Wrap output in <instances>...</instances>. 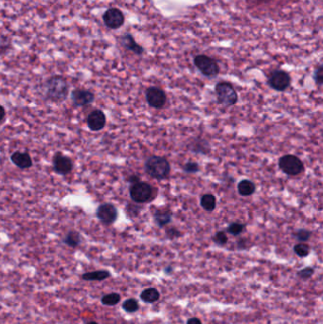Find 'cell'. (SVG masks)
Returning <instances> with one entry per match:
<instances>
[{
  "label": "cell",
  "mask_w": 323,
  "mask_h": 324,
  "mask_svg": "<svg viewBox=\"0 0 323 324\" xmlns=\"http://www.w3.org/2000/svg\"><path fill=\"white\" fill-rule=\"evenodd\" d=\"M70 98L75 107H83L94 102L95 94L86 89L77 88L71 92Z\"/></svg>",
  "instance_id": "12"
},
{
  "label": "cell",
  "mask_w": 323,
  "mask_h": 324,
  "mask_svg": "<svg viewBox=\"0 0 323 324\" xmlns=\"http://www.w3.org/2000/svg\"><path fill=\"white\" fill-rule=\"evenodd\" d=\"M200 206L207 212H212L216 208V196L211 193L204 194L200 199Z\"/></svg>",
  "instance_id": "21"
},
{
  "label": "cell",
  "mask_w": 323,
  "mask_h": 324,
  "mask_svg": "<svg viewBox=\"0 0 323 324\" xmlns=\"http://www.w3.org/2000/svg\"><path fill=\"white\" fill-rule=\"evenodd\" d=\"M53 171L59 175H69L74 168L73 160L63 153L57 152L52 158Z\"/></svg>",
  "instance_id": "8"
},
{
  "label": "cell",
  "mask_w": 323,
  "mask_h": 324,
  "mask_svg": "<svg viewBox=\"0 0 323 324\" xmlns=\"http://www.w3.org/2000/svg\"><path fill=\"white\" fill-rule=\"evenodd\" d=\"M187 324H202V322L197 317H191L190 319H188Z\"/></svg>",
  "instance_id": "34"
},
{
  "label": "cell",
  "mask_w": 323,
  "mask_h": 324,
  "mask_svg": "<svg viewBox=\"0 0 323 324\" xmlns=\"http://www.w3.org/2000/svg\"><path fill=\"white\" fill-rule=\"evenodd\" d=\"M245 228H246V225L243 224V223L232 222V223L228 226L226 232L232 234L233 236H238L245 231Z\"/></svg>",
  "instance_id": "24"
},
{
  "label": "cell",
  "mask_w": 323,
  "mask_h": 324,
  "mask_svg": "<svg viewBox=\"0 0 323 324\" xmlns=\"http://www.w3.org/2000/svg\"><path fill=\"white\" fill-rule=\"evenodd\" d=\"M188 149L194 154L207 155L210 152V144L205 139L195 138L188 144Z\"/></svg>",
  "instance_id": "15"
},
{
  "label": "cell",
  "mask_w": 323,
  "mask_h": 324,
  "mask_svg": "<svg viewBox=\"0 0 323 324\" xmlns=\"http://www.w3.org/2000/svg\"><path fill=\"white\" fill-rule=\"evenodd\" d=\"M314 80L318 86H321L323 83V66L320 65L315 70Z\"/></svg>",
  "instance_id": "31"
},
{
  "label": "cell",
  "mask_w": 323,
  "mask_h": 324,
  "mask_svg": "<svg viewBox=\"0 0 323 324\" xmlns=\"http://www.w3.org/2000/svg\"><path fill=\"white\" fill-rule=\"evenodd\" d=\"M267 83L272 89L276 90V91H285L290 86V75L284 70L277 69L269 75Z\"/></svg>",
  "instance_id": "7"
},
{
  "label": "cell",
  "mask_w": 323,
  "mask_h": 324,
  "mask_svg": "<svg viewBox=\"0 0 323 324\" xmlns=\"http://www.w3.org/2000/svg\"><path fill=\"white\" fill-rule=\"evenodd\" d=\"M144 169L146 174L157 180H163L171 173L170 162L162 157L151 156L146 159Z\"/></svg>",
  "instance_id": "2"
},
{
  "label": "cell",
  "mask_w": 323,
  "mask_h": 324,
  "mask_svg": "<svg viewBox=\"0 0 323 324\" xmlns=\"http://www.w3.org/2000/svg\"><path fill=\"white\" fill-rule=\"evenodd\" d=\"M218 103L226 107L232 106L237 103L238 95L232 83L228 82H220L217 83L214 88Z\"/></svg>",
  "instance_id": "3"
},
{
  "label": "cell",
  "mask_w": 323,
  "mask_h": 324,
  "mask_svg": "<svg viewBox=\"0 0 323 324\" xmlns=\"http://www.w3.org/2000/svg\"><path fill=\"white\" fill-rule=\"evenodd\" d=\"M194 66L198 68L199 71L207 78H216L219 74L220 67L213 58L205 55L199 54L193 59Z\"/></svg>",
  "instance_id": "5"
},
{
  "label": "cell",
  "mask_w": 323,
  "mask_h": 324,
  "mask_svg": "<svg viewBox=\"0 0 323 324\" xmlns=\"http://www.w3.org/2000/svg\"><path fill=\"white\" fill-rule=\"evenodd\" d=\"M110 277V272L107 270H95L83 273L81 278L85 282H101Z\"/></svg>",
  "instance_id": "18"
},
{
  "label": "cell",
  "mask_w": 323,
  "mask_h": 324,
  "mask_svg": "<svg viewBox=\"0 0 323 324\" xmlns=\"http://www.w3.org/2000/svg\"><path fill=\"white\" fill-rule=\"evenodd\" d=\"M228 236L227 233H225L224 231H220L212 236V241L216 243V245L218 246H225L228 243Z\"/></svg>",
  "instance_id": "29"
},
{
  "label": "cell",
  "mask_w": 323,
  "mask_h": 324,
  "mask_svg": "<svg viewBox=\"0 0 323 324\" xmlns=\"http://www.w3.org/2000/svg\"><path fill=\"white\" fill-rule=\"evenodd\" d=\"M121 44L126 50L132 51L133 53L137 55H141L144 51L141 45H139L134 39L132 34H125L121 36Z\"/></svg>",
  "instance_id": "16"
},
{
  "label": "cell",
  "mask_w": 323,
  "mask_h": 324,
  "mask_svg": "<svg viewBox=\"0 0 323 324\" xmlns=\"http://www.w3.org/2000/svg\"><path fill=\"white\" fill-rule=\"evenodd\" d=\"M127 181L130 183V184H134V183L141 181V179H140V177H139V176H137V175H131V176H129V178L127 179Z\"/></svg>",
  "instance_id": "33"
},
{
  "label": "cell",
  "mask_w": 323,
  "mask_h": 324,
  "mask_svg": "<svg viewBox=\"0 0 323 324\" xmlns=\"http://www.w3.org/2000/svg\"><path fill=\"white\" fill-rule=\"evenodd\" d=\"M293 236L298 241L300 242V243H303V242L308 241L311 238L312 232L307 230V229H299L296 233H293Z\"/></svg>",
  "instance_id": "27"
},
{
  "label": "cell",
  "mask_w": 323,
  "mask_h": 324,
  "mask_svg": "<svg viewBox=\"0 0 323 324\" xmlns=\"http://www.w3.org/2000/svg\"><path fill=\"white\" fill-rule=\"evenodd\" d=\"M11 161L21 170H27L33 166V158L27 152L16 151L11 155Z\"/></svg>",
  "instance_id": "14"
},
{
  "label": "cell",
  "mask_w": 323,
  "mask_h": 324,
  "mask_svg": "<svg viewBox=\"0 0 323 324\" xmlns=\"http://www.w3.org/2000/svg\"><path fill=\"white\" fill-rule=\"evenodd\" d=\"M87 126L93 132L102 130L106 125V115L100 109H95L87 116Z\"/></svg>",
  "instance_id": "13"
},
{
  "label": "cell",
  "mask_w": 323,
  "mask_h": 324,
  "mask_svg": "<svg viewBox=\"0 0 323 324\" xmlns=\"http://www.w3.org/2000/svg\"><path fill=\"white\" fill-rule=\"evenodd\" d=\"M294 251L298 257H306L310 253V247L305 243H298L297 245H295Z\"/></svg>",
  "instance_id": "26"
},
{
  "label": "cell",
  "mask_w": 323,
  "mask_h": 324,
  "mask_svg": "<svg viewBox=\"0 0 323 324\" xmlns=\"http://www.w3.org/2000/svg\"><path fill=\"white\" fill-rule=\"evenodd\" d=\"M279 167L282 173L289 176L300 175L304 171V164L295 155H285L279 160Z\"/></svg>",
  "instance_id": "6"
},
{
  "label": "cell",
  "mask_w": 323,
  "mask_h": 324,
  "mask_svg": "<svg viewBox=\"0 0 323 324\" xmlns=\"http://www.w3.org/2000/svg\"><path fill=\"white\" fill-rule=\"evenodd\" d=\"M256 191V185L249 179H243L237 185V191L241 196L247 197L252 195Z\"/></svg>",
  "instance_id": "19"
},
{
  "label": "cell",
  "mask_w": 323,
  "mask_h": 324,
  "mask_svg": "<svg viewBox=\"0 0 323 324\" xmlns=\"http://www.w3.org/2000/svg\"><path fill=\"white\" fill-rule=\"evenodd\" d=\"M129 195L133 202L137 204H144L153 199L154 189L149 183L139 181L131 184L129 188Z\"/></svg>",
  "instance_id": "4"
},
{
  "label": "cell",
  "mask_w": 323,
  "mask_h": 324,
  "mask_svg": "<svg viewBox=\"0 0 323 324\" xmlns=\"http://www.w3.org/2000/svg\"><path fill=\"white\" fill-rule=\"evenodd\" d=\"M183 171L187 174H197L200 172V166L196 161H189L184 164Z\"/></svg>",
  "instance_id": "28"
},
{
  "label": "cell",
  "mask_w": 323,
  "mask_h": 324,
  "mask_svg": "<svg viewBox=\"0 0 323 324\" xmlns=\"http://www.w3.org/2000/svg\"><path fill=\"white\" fill-rule=\"evenodd\" d=\"M315 273V269L313 267H305L298 272V277H300L303 280L310 279Z\"/></svg>",
  "instance_id": "30"
},
{
  "label": "cell",
  "mask_w": 323,
  "mask_h": 324,
  "mask_svg": "<svg viewBox=\"0 0 323 324\" xmlns=\"http://www.w3.org/2000/svg\"><path fill=\"white\" fill-rule=\"evenodd\" d=\"M166 234L170 239L177 238V237H179L181 235V233L176 228H168L166 230Z\"/></svg>",
  "instance_id": "32"
},
{
  "label": "cell",
  "mask_w": 323,
  "mask_h": 324,
  "mask_svg": "<svg viewBox=\"0 0 323 324\" xmlns=\"http://www.w3.org/2000/svg\"><path fill=\"white\" fill-rule=\"evenodd\" d=\"M69 84L66 79L55 75L49 78L45 83L46 100L51 102H63L68 98Z\"/></svg>",
  "instance_id": "1"
},
{
  "label": "cell",
  "mask_w": 323,
  "mask_h": 324,
  "mask_svg": "<svg viewBox=\"0 0 323 324\" xmlns=\"http://www.w3.org/2000/svg\"><path fill=\"white\" fill-rule=\"evenodd\" d=\"M103 22L105 26L111 30L120 29L125 24V15L120 9L109 8L103 14Z\"/></svg>",
  "instance_id": "10"
},
{
  "label": "cell",
  "mask_w": 323,
  "mask_h": 324,
  "mask_svg": "<svg viewBox=\"0 0 323 324\" xmlns=\"http://www.w3.org/2000/svg\"><path fill=\"white\" fill-rule=\"evenodd\" d=\"M140 297H141V300L146 303H154L159 299L160 294H159L158 289H156L154 287H150V288L142 291Z\"/></svg>",
  "instance_id": "22"
},
{
  "label": "cell",
  "mask_w": 323,
  "mask_h": 324,
  "mask_svg": "<svg viewBox=\"0 0 323 324\" xmlns=\"http://www.w3.org/2000/svg\"><path fill=\"white\" fill-rule=\"evenodd\" d=\"M100 301L105 306H115L121 301V296L118 293H109L104 295Z\"/></svg>",
  "instance_id": "23"
},
{
  "label": "cell",
  "mask_w": 323,
  "mask_h": 324,
  "mask_svg": "<svg viewBox=\"0 0 323 324\" xmlns=\"http://www.w3.org/2000/svg\"><path fill=\"white\" fill-rule=\"evenodd\" d=\"M122 307L126 313H135L139 310L140 306H139V303L136 299H128L123 302Z\"/></svg>",
  "instance_id": "25"
},
{
  "label": "cell",
  "mask_w": 323,
  "mask_h": 324,
  "mask_svg": "<svg viewBox=\"0 0 323 324\" xmlns=\"http://www.w3.org/2000/svg\"><path fill=\"white\" fill-rule=\"evenodd\" d=\"M63 243L66 245L69 248L75 249L77 247H79L82 243V235L80 234L79 232L75 231V230H71L68 233H66L65 238L63 239Z\"/></svg>",
  "instance_id": "20"
},
{
  "label": "cell",
  "mask_w": 323,
  "mask_h": 324,
  "mask_svg": "<svg viewBox=\"0 0 323 324\" xmlns=\"http://www.w3.org/2000/svg\"><path fill=\"white\" fill-rule=\"evenodd\" d=\"M5 116H6L5 108L3 107L2 105H0V123L3 122V120L5 119Z\"/></svg>",
  "instance_id": "35"
},
{
  "label": "cell",
  "mask_w": 323,
  "mask_h": 324,
  "mask_svg": "<svg viewBox=\"0 0 323 324\" xmlns=\"http://www.w3.org/2000/svg\"><path fill=\"white\" fill-rule=\"evenodd\" d=\"M145 99L150 107L161 109L167 101L165 92L157 86H150L145 91Z\"/></svg>",
  "instance_id": "9"
},
{
  "label": "cell",
  "mask_w": 323,
  "mask_h": 324,
  "mask_svg": "<svg viewBox=\"0 0 323 324\" xmlns=\"http://www.w3.org/2000/svg\"><path fill=\"white\" fill-rule=\"evenodd\" d=\"M85 324H99L98 323V322H96V321H89V322H86Z\"/></svg>",
  "instance_id": "36"
},
{
  "label": "cell",
  "mask_w": 323,
  "mask_h": 324,
  "mask_svg": "<svg viewBox=\"0 0 323 324\" xmlns=\"http://www.w3.org/2000/svg\"><path fill=\"white\" fill-rule=\"evenodd\" d=\"M172 219H173V212L168 208H159L154 213L155 223L158 225L159 228H164L169 223H171Z\"/></svg>",
  "instance_id": "17"
},
{
  "label": "cell",
  "mask_w": 323,
  "mask_h": 324,
  "mask_svg": "<svg viewBox=\"0 0 323 324\" xmlns=\"http://www.w3.org/2000/svg\"><path fill=\"white\" fill-rule=\"evenodd\" d=\"M96 215L102 224L112 225L118 219L119 212L113 204L104 203L98 207L96 210Z\"/></svg>",
  "instance_id": "11"
}]
</instances>
